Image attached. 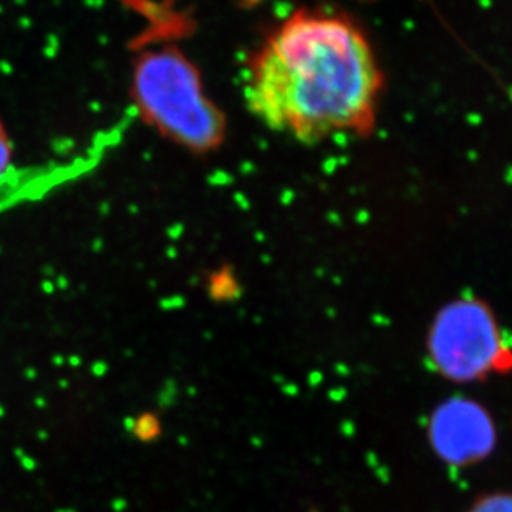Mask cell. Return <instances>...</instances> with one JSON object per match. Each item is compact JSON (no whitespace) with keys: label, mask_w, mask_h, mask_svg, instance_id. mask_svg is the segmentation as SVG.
I'll use <instances>...</instances> for the list:
<instances>
[{"label":"cell","mask_w":512,"mask_h":512,"mask_svg":"<svg viewBox=\"0 0 512 512\" xmlns=\"http://www.w3.org/2000/svg\"><path fill=\"white\" fill-rule=\"evenodd\" d=\"M10 163H12V145H10L7 131L0 123V179L9 173Z\"/></svg>","instance_id":"cell-6"},{"label":"cell","mask_w":512,"mask_h":512,"mask_svg":"<svg viewBox=\"0 0 512 512\" xmlns=\"http://www.w3.org/2000/svg\"><path fill=\"white\" fill-rule=\"evenodd\" d=\"M158 428H160V423L156 420L155 416L151 415H143L138 418V421L135 423V433L138 438L141 440H148V438H153V436L158 433Z\"/></svg>","instance_id":"cell-7"},{"label":"cell","mask_w":512,"mask_h":512,"mask_svg":"<svg viewBox=\"0 0 512 512\" xmlns=\"http://www.w3.org/2000/svg\"><path fill=\"white\" fill-rule=\"evenodd\" d=\"M377 55L342 12L295 10L247 63V107L271 130L302 143L370 135L383 90Z\"/></svg>","instance_id":"cell-1"},{"label":"cell","mask_w":512,"mask_h":512,"mask_svg":"<svg viewBox=\"0 0 512 512\" xmlns=\"http://www.w3.org/2000/svg\"><path fill=\"white\" fill-rule=\"evenodd\" d=\"M431 450L443 463L466 468L493 455L498 430L493 416L478 401L453 397L436 406L428 421Z\"/></svg>","instance_id":"cell-4"},{"label":"cell","mask_w":512,"mask_h":512,"mask_svg":"<svg viewBox=\"0 0 512 512\" xmlns=\"http://www.w3.org/2000/svg\"><path fill=\"white\" fill-rule=\"evenodd\" d=\"M466 512H512L511 491L483 494Z\"/></svg>","instance_id":"cell-5"},{"label":"cell","mask_w":512,"mask_h":512,"mask_svg":"<svg viewBox=\"0 0 512 512\" xmlns=\"http://www.w3.org/2000/svg\"><path fill=\"white\" fill-rule=\"evenodd\" d=\"M131 97L146 123L161 135L194 151L223 145L226 118L208 97L198 67L179 50H150L133 68Z\"/></svg>","instance_id":"cell-2"},{"label":"cell","mask_w":512,"mask_h":512,"mask_svg":"<svg viewBox=\"0 0 512 512\" xmlns=\"http://www.w3.org/2000/svg\"><path fill=\"white\" fill-rule=\"evenodd\" d=\"M426 350L441 377L455 383L483 382L512 372V347L489 305L459 299L435 315Z\"/></svg>","instance_id":"cell-3"}]
</instances>
